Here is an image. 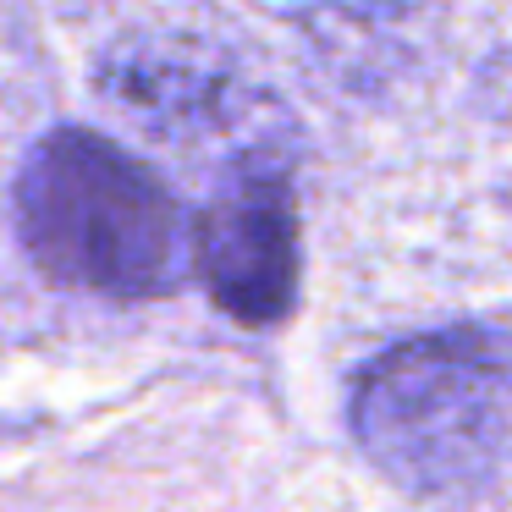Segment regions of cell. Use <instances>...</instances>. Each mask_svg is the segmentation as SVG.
<instances>
[{
	"mask_svg": "<svg viewBox=\"0 0 512 512\" xmlns=\"http://www.w3.org/2000/svg\"><path fill=\"white\" fill-rule=\"evenodd\" d=\"M17 232L50 281L100 298H166L188 270L171 188L111 138L56 127L17 171Z\"/></svg>",
	"mask_w": 512,
	"mask_h": 512,
	"instance_id": "6da1fadb",
	"label": "cell"
},
{
	"mask_svg": "<svg viewBox=\"0 0 512 512\" xmlns=\"http://www.w3.org/2000/svg\"><path fill=\"white\" fill-rule=\"evenodd\" d=\"M353 435L413 490H474L512 463V336L452 325L397 342L358 375Z\"/></svg>",
	"mask_w": 512,
	"mask_h": 512,
	"instance_id": "7a4b0ae2",
	"label": "cell"
},
{
	"mask_svg": "<svg viewBox=\"0 0 512 512\" xmlns=\"http://www.w3.org/2000/svg\"><path fill=\"white\" fill-rule=\"evenodd\" d=\"M204 292L237 325H276L298 303V199L281 166L243 160L188 232Z\"/></svg>",
	"mask_w": 512,
	"mask_h": 512,
	"instance_id": "3957f363",
	"label": "cell"
}]
</instances>
